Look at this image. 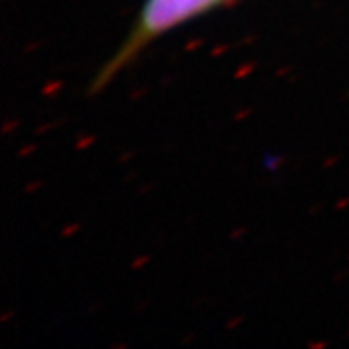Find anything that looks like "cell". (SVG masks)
Masks as SVG:
<instances>
[{"mask_svg":"<svg viewBox=\"0 0 349 349\" xmlns=\"http://www.w3.org/2000/svg\"><path fill=\"white\" fill-rule=\"evenodd\" d=\"M222 0H146L134 43L152 39L176 28L178 24L202 14Z\"/></svg>","mask_w":349,"mask_h":349,"instance_id":"cell-1","label":"cell"}]
</instances>
